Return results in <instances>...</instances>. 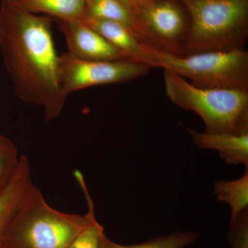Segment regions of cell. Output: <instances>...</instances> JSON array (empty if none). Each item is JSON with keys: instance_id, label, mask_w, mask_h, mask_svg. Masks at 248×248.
I'll return each mask as SVG.
<instances>
[{"instance_id": "cell-21", "label": "cell", "mask_w": 248, "mask_h": 248, "mask_svg": "<svg viewBox=\"0 0 248 248\" xmlns=\"http://www.w3.org/2000/svg\"><path fill=\"white\" fill-rule=\"evenodd\" d=\"M0 27H1V18H0Z\"/></svg>"}, {"instance_id": "cell-5", "label": "cell", "mask_w": 248, "mask_h": 248, "mask_svg": "<svg viewBox=\"0 0 248 248\" xmlns=\"http://www.w3.org/2000/svg\"><path fill=\"white\" fill-rule=\"evenodd\" d=\"M187 78L201 89L248 90V52L210 51L177 55L158 51L151 47L148 63Z\"/></svg>"}, {"instance_id": "cell-7", "label": "cell", "mask_w": 248, "mask_h": 248, "mask_svg": "<svg viewBox=\"0 0 248 248\" xmlns=\"http://www.w3.org/2000/svg\"><path fill=\"white\" fill-rule=\"evenodd\" d=\"M151 67L131 60L88 61L66 53L60 55V83L62 93H72L99 85L118 84L148 74Z\"/></svg>"}, {"instance_id": "cell-8", "label": "cell", "mask_w": 248, "mask_h": 248, "mask_svg": "<svg viewBox=\"0 0 248 248\" xmlns=\"http://www.w3.org/2000/svg\"><path fill=\"white\" fill-rule=\"evenodd\" d=\"M72 56L88 61L128 60L120 50L82 20L55 21Z\"/></svg>"}, {"instance_id": "cell-16", "label": "cell", "mask_w": 248, "mask_h": 248, "mask_svg": "<svg viewBox=\"0 0 248 248\" xmlns=\"http://www.w3.org/2000/svg\"><path fill=\"white\" fill-rule=\"evenodd\" d=\"M20 158L14 142L7 137L0 135V192L14 177Z\"/></svg>"}, {"instance_id": "cell-19", "label": "cell", "mask_w": 248, "mask_h": 248, "mask_svg": "<svg viewBox=\"0 0 248 248\" xmlns=\"http://www.w3.org/2000/svg\"><path fill=\"white\" fill-rule=\"evenodd\" d=\"M124 1H126L129 4L131 5L134 9H135L138 6H140V5L148 2V1H151V0H124Z\"/></svg>"}, {"instance_id": "cell-6", "label": "cell", "mask_w": 248, "mask_h": 248, "mask_svg": "<svg viewBox=\"0 0 248 248\" xmlns=\"http://www.w3.org/2000/svg\"><path fill=\"white\" fill-rule=\"evenodd\" d=\"M135 11L146 45L170 55H186L190 18L179 0H151Z\"/></svg>"}, {"instance_id": "cell-12", "label": "cell", "mask_w": 248, "mask_h": 248, "mask_svg": "<svg viewBox=\"0 0 248 248\" xmlns=\"http://www.w3.org/2000/svg\"><path fill=\"white\" fill-rule=\"evenodd\" d=\"M31 14H43L55 21L81 20L86 13L85 0H13Z\"/></svg>"}, {"instance_id": "cell-2", "label": "cell", "mask_w": 248, "mask_h": 248, "mask_svg": "<svg viewBox=\"0 0 248 248\" xmlns=\"http://www.w3.org/2000/svg\"><path fill=\"white\" fill-rule=\"evenodd\" d=\"M78 184L87 201L86 215L63 213L52 208L40 189L32 184L6 231L1 248H69L80 232L96 218L85 180Z\"/></svg>"}, {"instance_id": "cell-15", "label": "cell", "mask_w": 248, "mask_h": 248, "mask_svg": "<svg viewBox=\"0 0 248 248\" xmlns=\"http://www.w3.org/2000/svg\"><path fill=\"white\" fill-rule=\"evenodd\" d=\"M197 239V235L195 232L178 231L142 244L125 246L111 241L104 232L101 236L99 248H185L193 244Z\"/></svg>"}, {"instance_id": "cell-9", "label": "cell", "mask_w": 248, "mask_h": 248, "mask_svg": "<svg viewBox=\"0 0 248 248\" xmlns=\"http://www.w3.org/2000/svg\"><path fill=\"white\" fill-rule=\"evenodd\" d=\"M81 20L99 32L128 60L147 65L151 47L131 29L112 21L85 16Z\"/></svg>"}, {"instance_id": "cell-22", "label": "cell", "mask_w": 248, "mask_h": 248, "mask_svg": "<svg viewBox=\"0 0 248 248\" xmlns=\"http://www.w3.org/2000/svg\"></svg>"}, {"instance_id": "cell-1", "label": "cell", "mask_w": 248, "mask_h": 248, "mask_svg": "<svg viewBox=\"0 0 248 248\" xmlns=\"http://www.w3.org/2000/svg\"><path fill=\"white\" fill-rule=\"evenodd\" d=\"M0 51L16 95L42 108L46 122L55 120L67 97L60 86L54 19L31 14L13 0H0Z\"/></svg>"}, {"instance_id": "cell-18", "label": "cell", "mask_w": 248, "mask_h": 248, "mask_svg": "<svg viewBox=\"0 0 248 248\" xmlns=\"http://www.w3.org/2000/svg\"><path fill=\"white\" fill-rule=\"evenodd\" d=\"M248 209L244 210L231 223L229 240L232 248H248Z\"/></svg>"}, {"instance_id": "cell-11", "label": "cell", "mask_w": 248, "mask_h": 248, "mask_svg": "<svg viewBox=\"0 0 248 248\" xmlns=\"http://www.w3.org/2000/svg\"><path fill=\"white\" fill-rule=\"evenodd\" d=\"M188 132L200 148L218 151L228 164H242L248 169V133H200L192 129Z\"/></svg>"}, {"instance_id": "cell-17", "label": "cell", "mask_w": 248, "mask_h": 248, "mask_svg": "<svg viewBox=\"0 0 248 248\" xmlns=\"http://www.w3.org/2000/svg\"><path fill=\"white\" fill-rule=\"evenodd\" d=\"M104 229L94 218L75 238L68 248H99L101 236Z\"/></svg>"}, {"instance_id": "cell-4", "label": "cell", "mask_w": 248, "mask_h": 248, "mask_svg": "<svg viewBox=\"0 0 248 248\" xmlns=\"http://www.w3.org/2000/svg\"><path fill=\"white\" fill-rule=\"evenodd\" d=\"M190 18L186 55L246 50L248 0H179Z\"/></svg>"}, {"instance_id": "cell-3", "label": "cell", "mask_w": 248, "mask_h": 248, "mask_svg": "<svg viewBox=\"0 0 248 248\" xmlns=\"http://www.w3.org/2000/svg\"><path fill=\"white\" fill-rule=\"evenodd\" d=\"M164 71L167 97L177 107L200 116L205 133H248V90L201 89L174 72Z\"/></svg>"}, {"instance_id": "cell-13", "label": "cell", "mask_w": 248, "mask_h": 248, "mask_svg": "<svg viewBox=\"0 0 248 248\" xmlns=\"http://www.w3.org/2000/svg\"><path fill=\"white\" fill-rule=\"evenodd\" d=\"M86 4L85 16L120 23L135 31L143 40L136 11L126 1L124 0H91Z\"/></svg>"}, {"instance_id": "cell-10", "label": "cell", "mask_w": 248, "mask_h": 248, "mask_svg": "<svg viewBox=\"0 0 248 248\" xmlns=\"http://www.w3.org/2000/svg\"><path fill=\"white\" fill-rule=\"evenodd\" d=\"M32 184L29 159L22 155L14 177L0 192V248L13 218Z\"/></svg>"}, {"instance_id": "cell-20", "label": "cell", "mask_w": 248, "mask_h": 248, "mask_svg": "<svg viewBox=\"0 0 248 248\" xmlns=\"http://www.w3.org/2000/svg\"><path fill=\"white\" fill-rule=\"evenodd\" d=\"M86 1V3L89 2V1H91V0H85Z\"/></svg>"}, {"instance_id": "cell-14", "label": "cell", "mask_w": 248, "mask_h": 248, "mask_svg": "<svg viewBox=\"0 0 248 248\" xmlns=\"http://www.w3.org/2000/svg\"><path fill=\"white\" fill-rule=\"evenodd\" d=\"M214 192L217 200L228 203L231 209L232 223L248 207V170L244 175L234 181H221L214 184Z\"/></svg>"}]
</instances>
